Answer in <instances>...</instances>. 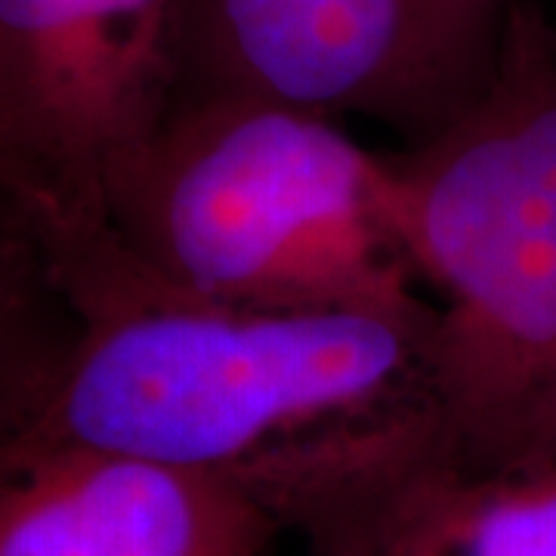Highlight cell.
<instances>
[{"mask_svg":"<svg viewBox=\"0 0 556 556\" xmlns=\"http://www.w3.org/2000/svg\"><path fill=\"white\" fill-rule=\"evenodd\" d=\"M35 241L75 334L28 365L0 417V445L251 479L303 445L417 405L420 321L195 298L137 266L109 226Z\"/></svg>","mask_w":556,"mask_h":556,"instance_id":"6da1fadb","label":"cell"},{"mask_svg":"<svg viewBox=\"0 0 556 556\" xmlns=\"http://www.w3.org/2000/svg\"><path fill=\"white\" fill-rule=\"evenodd\" d=\"M427 291L415 430L467 470L556 464V38L510 10L473 93L387 159Z\"/></svg>","mask_w":556,"mask_h":556,"instance_id":"7a4b0ae2","label":"cell"},{"mask_svg":"<svg viewBox=\"0 0 556 556\" xmlns=\"http://www.w3.org/2000/svg\"><path fill=\"white\" fill-rule=\"evenodd\" d=\"M102 217L137 266L195 298L433 318L399 239L387 159L306 109L177 97L112 170Z\"/></svg>","mask_w":556,"mask_h":556,"instance_id":"3957f363","label":"cell"},{"mask_svg":"<svg viewBox=\"0 0 556 556\" xmlns=\"http://www.w3.org/2000/svg\"><path fill=\"white\" fill-rule=\"evenodd\" d=\"M177 90V0H0V195L31 232L105 226Z\"/></svg>","mask_w":556,"mask_h":556,"instance_id":"277c9868","label":"cell"},{"mask_svg":"<svg viewBox=\"0 0 556 556\" xmlns=\"http://www.w3.org/2000/svg\"><path fill=\"white\" fill-rule=\"evenodd\" d=\"M482 31L452 0H177V97H248L430 134L485 75Z\"/></svg>","mask_w":556,"mask_h":556,"instance_id":"5b68a950","label":"cell"},{"mask_svg":"<svg viewBox=\"0 0 556 556\" xmlns=\"http://www.w3.org/2000/svg\"><path fill=\"white\" fill-rule=\"evenodd\" d=\"M318 556H556V464L467 470L415 408L285 455L251 479Z\"/></svg>","mask_w":556,"mask_h":556,"instance_id":"8992f818","label":"cell"},{"mask_svg":"<svg viewBox=\"0 0 556 556\" xmlns=\"http://www.w3.org/2000/svg\"><path fill=\"white\" fill-rule=\"evenodd\" d=\"M257 485L68 445H0V556H266Z\"/></svg>","mask_w":556,"mask_h":556,"instance_id":"52a82bcc","label":"cell"},{"mask_svg":"<svg viewBox=\"0 0 556 556\" xmlns=\"http://www.w3.org/2000/svg\"><path fill=\"white\" fill-rule=\"evenodd\" d=\"M35 254V236L20 217V211L0 195V415L13 396L16 383L28 365H16L10 353L16 313L22 303V278L25 263Z\"/></svg>","mask_w":556,"mask_h":556,"instance_id":"ba28073f","label":"cell"},{"mask_svg":"<svg viewBox=\"0 0 556 556\" xmlns=\"http://www.w3.org/2000/svg\"><path fill=\"white\" fill-rule=\"evenodd\" d=\"M452 3H457L464 13H470L473 20L485 22L489 20V7H492V0H452Z\"/></svg>","mask_w":556,"mask_h":556,"instance_id":"9c48e42d","label":"cell"}]
</instances>
